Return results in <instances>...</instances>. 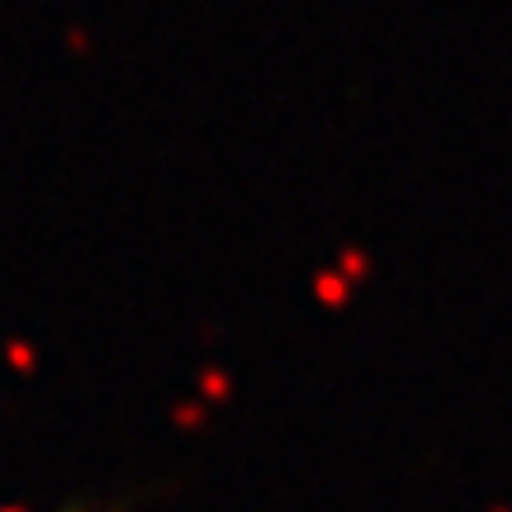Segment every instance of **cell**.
Instances as JSON below:
<instances>
[{"mask_svg": "<svg viewBox=\"0 0 512 512\" xmlns=\"http://www.w3.org/2000/svg\"><path fill=\"white\" fill-rule=\"evenodd\" d=\"M67 512H81V508H67Z\"/></svg>", "mask_w": 512, "mask_h": 512, "instance_id": "6da1fadb", "label": "cell"}]
</instances>
